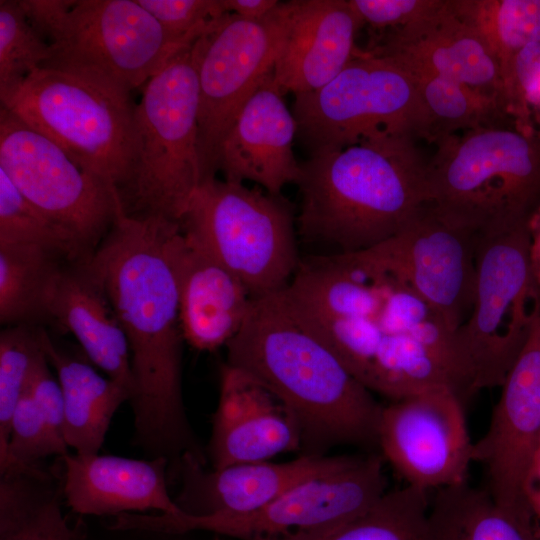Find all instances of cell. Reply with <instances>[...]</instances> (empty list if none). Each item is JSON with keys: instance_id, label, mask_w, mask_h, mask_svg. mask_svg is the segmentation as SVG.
<instances>
[{"instance_id": "cell-1", "label": "cell", "mask_w": 540, "mask_h": 540, "mask_svg": "<svg viewBox=\"0 0 540 540\" xmlns=\"http://www.w3.org/2000/svg\"><path fill=\"white\" fill-rule=\"evenodd\" d=\"M178 222L130 216L119 209L87 265L104 288L131 358L135 440L150 458L176 462L188 453L206 462L182 394Z\"/></svg>"}, {"instance_id": "cell-2", "label": "cell", "mask_w": 540, "mask_h": 540, "mask_svg": "<svg viewBox=\"0 0 540 540\" xmlns=\"http://www.w3.org/2000/svg\"><path fill=\"white\" fill-rule=\"evenodd\" d=\"M227 364L246 371L293 413L303 454L329 447L377 446L383 406L286 300L283 290L252 298L246 320L225 346Z\"/></svg>"}, {"instance_id": "cell-3", "label": "cell", "mask_w": 540, "mask_h": 540, "mask_svg": "<svg viewBox=\"0 0 540 540\" xmlns=\"http://www.w3.org/2000/svg\"><path fill=\"white\" fill-rule=\"evenodd\" d=\"M416 141L385 134L310 154L296 182L298 237L325 255L367 250L400 232L427 203Z\"/></svg>"}, {"instance_id": "cell-4", "label": "cell", "mask_w": 540, "mask_h": 540, "mask_svg": "<svg viewBox=\"0 0 540 540\" xmlns=\"http://www.w3.org/2000/svg\"><path fill=\"white\" fill-rule=\"evenodd\" d=\"M436 145L427 204L479 234L527 223L540 206V132L481 127Z\"/></svg>"}, {"instance_id": "cell-5", "label": "cell", "mask_w": 540, "mask_h": 540, "mask_svg": "<svg viewBox=\"0 0 540 540\" xmlns=\"http://www.w3.org/2000/svg\"><path fill=\"white\" fill-rule=\"evenodd\" d=\"M50 67L131 93L196 38L176 39L137 0H20Z\"/></svg>"}, {"instance_id": "cell-6", "label": "cell", "mask_w": 540, "mask_h": 540, "mask_svg": "<svg viewBox=\"0 0 540 540\" xmlns=\"http://www.w3.org/2000/svg\"><path fill=\"white\" fill-rule=\"evenodd\" d=\"M194 42L148 80L135 106L136 157L130 180L120 193L127 215L180 223L204 181Z\"/></svg>"}, {"instance_id": "cell-7", "label": "cell", "mask_w": 540, "mask_h": 540, "mask_svg": "<svg viewBox=\"0 0 540 540\" xmlns=\"http://www.w3.org/2000/svg\"><path fill=\"white\" fill-rule=\"evenodd\" d=\"M1 107L120 193L136 157L130 93L63 70L41 67L0 93Z\"/></svg>"}, {"instance_id": "cell-8", "label": "cell", "mask_w": 540, "mask_h": 540, "mask_svg": "<svg viewBox=\"0 0 540 540\" xmlns=\"http://www.w3.org/2000/svg\"><path fill=\"white\" fill-rule=\"evenodd\" d=\"M180 226L231 270L252 298L285 289L301 260L291 203L243 183L216 177L203 182Z\"/></svg>"}, {"instance_id": "cell-9", "label": "cell", "mask_w": 540, "mask_h": 540, "mask_svg": "<svg viewBox=\"0 0 540 540\" xmlns=\"http://www.w3.org/2000/svg\"><path fill=\"white\" fill-rule=\"evenodd\" d=\"M528 246L527 223L479 234L474 302L455 331L474 393L501 387L540 315Z\"/></svg>"}, {"instance_id": "cell-10", "label": "cell", "mask_w": 540, "mask_h": 540, "mask_svg": "<svg viewBox=\"0 0 540 540\" xmlns=\"http://www.w3.org/2000/svg\"><path fill=\"white\" fill-rule=\"evenodd\" d=\"M297 137L310 154L379 135L425 139V115L412 74L359 48L323 87L295 95Z\"/></svg>"}, {"instance_id": "cell-11", "label": "cell", "mask_w": 540, "mask_h": 540, "mask_svg": "<svg viewBox=\"0 0 540 540\" xmlns=\"http://www.w3.org/2000/svg\"><path fill=\"white\" fill-rule=\"evenodd\" d=\"M381 455L354 456L346 466L292 487L244 514H138L136 530L181 534L202 530L239 540L328 532L369 508L387 491Z\"/></svg>"}, {"instance_id": "cell-12", "label": "cell", "mask_w": 540, "mask_h": 540, "mask_svg": "<svg viewBox=\"0 0 540 540\" xmlns=\"http://www.w3.org/2000/svg\"><path fill=\"white\" fill-rule=\"evenodd\" d=\"M288 1L259 20L225 13L195 40L198 147L203 182L215 178L221 143L243 105L273 70L287 29Z\"/></svg>"}, {"instance_id": "cell-13", "label": "cell", "mask_w": 540, "mask_h": 540, "mask_svg": "<svg viewBox=\"0 0 540 540\" xmlns=\"http://www.w3.org/2000/svg\"><path fill=\"white\" fill-rule=\"evenodd\" d=\"M0 169L89 257L122 207L118 191L79 166L59 145L0 108Z\"/></svg>"}, {"instance_id": "cell-14", "label": "cell", "mask_w": 540, "mask_h": 540, "mask_svg": "<svg viewBox=\"0 0 540 540\" xmlns=\"http://www.w3.org/2000/svg\"><path fill=\"white\" fill-rule=\"evenodd\" d=\"M478 237L475 230L426 203L396 235L352 253L412 288L455 332L474 302Z\"/></svg>"}, {"instance_id": "cell-15", "label": "cell", "mask_w": 540, "mask_h": 540, "mask_svg": "<svg viewBox=\"0 0 540 540\" xmlns=\"http://www.w3.org/2000/svg\"><path fill=\"white\" fill-rule=\"evenodd\" d=\"M464 402L437 387L383 406L377 447L407 485L429 491L467 482L474 442Z\"/></svg>"}, {"instance_id": "cell-16", "label": "cell", "mask_w": 540, "mask_h": 540, "mask_svg": "<svg viewBox=\"0 0 540 540\" xmlns=\"http://www.w3.org/2000/svg\"><path fill=\"white\" fill-rule=\"evenodd\" d=\"M473 461L487 473V491L501 506L533 514L526 488L540 447V315L508 371Z\"/></svg>"}, {"instance_id": "cell-17", "label": "cell", "mask_w": 540, "mask_h": 540, "mask_svg": "<svg viewBox=\"0 0 540 540\" xmlns=\"http://www.w3.org/2000/svg\"><path fill=\"white\" fill-rule=\"evenodd\" d=\"M362 50L410 72L464 84L504 106L500 66L484 40L455 14L452 0L407 28L368 38Z\"/></svg>"}, {"instance_id": "cell-18", "label": "cell", "mask_w": 540, "mask_h": 540, "mask_svg": "<svg viewBox=\"0 0 540 540\" xmlns=\"http://www.w3.org/2000/svg\"><path fill=\"white\" fill-rule=\"evenodd\" d=\"M301 448V429L290 409L254 376L223 364L208 445L213 469L263 462Z\"/></svg>"}, {"instance_id": "cell-19", "label": "cell", "mask_w": 540, "mask_h": 540, "mask_svg": "<svg viewBox=\"0 0 540 540\" xmlns=\"http://www.w3.org/2000/svg\"><path fill=\"white\" fill-rule=\"evenodd\" d=\"M353 457L303 454L289 462L263 461L207 470L186 453L175 462L180 480L175 503L182 512L195 516L252 512L301 482L346 466Z\"/></svg>"}, {"instance_id": "cell-20", "label": "cell", "mask_w": 540, "mask_h": 540, "mask_svg": "<svg viewBox=\"0 0 540 540\" xmlns=\"http://www.w3.org/2000/svg\"><path fill=\"white\" fill-rule=\"evenodd\" d=\"M284 94L266 76L238 113L218 153L217 168L227 181H252L272 195L297 182L300 165L293 152L297 122Z\"/></svg>"}, {"instance_id": "cell-21", "label": "cell", "mask_w": 540, "mask_h": 540, "mask_svg": "<svg viewBox=\"0 0 540 540\" xmlns=\"http://www.w3.org/2000/svg\"><path fill=\"white\" fill-rule=\"evenodd\" d=\"M361 21L349 0L288 1L287 29L274 66L283 94L317 90L356 56Z\"/></svg>"}, {"instance_id": "cell-22", "label": "cell", "mask_w": 540, "mask_h": 540, "mask_svg": "<svg viewBox=\"0 0 540 540\" xmlns=\"http://www.w3.org/2000/svg\"><path fill=\"white\" fill-rule=\"evenodd\" d=\"M63 493L68 506L82 515L179 514L168 492L164 457L149 460L114 455L67 454Z\"/></svg>"}, {"instance_id": "cell-23", "label": "cell", "mask_w": 540, "mask_h": 540, "mask_svg": "<svg viewBox=\"0 0 540 540\" xmlns=\"http://www.w3.org/2000/svg\"><path fill=\"white\" fill-rule=\"evenodd\" d=\"M177 278L184 341L199 351L226 346L250 309L252 297L243 282L183 231L177 247Z\"/></svg>"}, {"instance_id": "cell-24", "label": "cell", "mask_w": 540, "mask_h": 540, "mask_svg": "<svg viewBox=\"0 0 540 540\" xmlns=\"http://www.w3.org/2000/svg\"><path fill=\"white\" fill-rule=\"evenodd\" d=\"M48 316L74 335L94 365L132 395L133 377L126 336L86 258L62 265L49 294Z\"/></svg>"}, {"instance_id": "cell-25", "label": "cell", "mask_w": 540, "mask_h": 540, "mask_svg": "<svg viewBox=\"0 0 540 540\" xmlns=\"http://www.w3.org/2000/svg\"><path fill=\"white\" fill-rule=\"evenodd\" d=\"M41 338L62 389L65 442L76 454H98L114 413L131 394L89 363L60 349L43 328Z\"/></svg>"}, {"instance_id": "cell-26", "label": "cell", "mask_w": 540, "mask_h": 540, "mask_svg": "<svg viewBox=\"0 0 540 540\" xmlns=\"http://www.w3.org/2000/svg\"><path fill=\"white\" fill-rule=\"evenodd\" d=\"M535 519L499 505L468 482L437 489L430 499L433 540H540Z\"/></svg>"}, {"instance_id": "cell-27", "label": "cell", "mask_w": 540, "mask_h": 540, "mask_svg": "<svg viewBox=\"0 0 540 540\" xmlns=\"http://www.w3.org/2000/svg\"><path fill=\"white\" fill-rule=\"evenodd\" d=\"M65 262L38 245L0 244L1 324L36 325L49 319V294Z\"/></svg>"}, {"instance_id": "cell-28", "label": "cell", "mask_w": 540, "mask_h": 540, "mask_svg": "<svg viewBox=\"0 0 540 540\" xmlns=\"http://www.w3.org/2000/svg\"><path fill=\"white\" fill-rule=\"evenodd\" d=\"M410 73L424 111V140L428 143L436 144L458 132L514 124L503 104L495 98L433 74Z\"/></svg>"}, {"instance_id": "cell-29", "label": "cell", "mask_w": 540, "mask_h": 540, "mask_svg": "<svg viewBox=\"0 0 540 540\" xmlns=\"http://www.w3.org/2000/svg\"><path fill=\"white\" fill-rule=\"evenodd\" d=\"M428 491L411 485L387 490L348 522L318 535L264 540H433Z\"/></svg>"}, {"instance_id": "cell-30", "label": "cell", "mask_w": 540, "mask_h": 540, "mask_svg": "<svg viewBox=\"0 0 540 540\" xmlns=\"http://www.w3.org/2000/svg\"><path fill=\"white\" fill-rule=\"evenodd\" d=\"M48 476L1 475L0 540H78Z\"/></svg>"}, {"instance_id": "cell-31", "label": "cell", "mask_w": 540, "mask_h": 540, "mask_svg": "<svg viewBox=\"0 0 540 540\" xmlns=\"http://www.w3.org/2000/svg\"><path fill=\"white\" fill-rule=\"evenodd\" d=\"M376 270L380 274L382 292L376 322L382 332L408 336L430 348L462 377L473 394L455 332L448 327L440 313L412 288L391 274Z\"/></svg>"}, {"instance_id": "cell-32", "label": "cell", "mask_w": 540, "mask_h": 540, "mask_svg": "<svg viewBox=\"0 0 540 540\" xmlns=\"http://www.w3.org/2000/svg\"><path fill=\"white\" fill-rule=\"evenodd\" d=\"M452 7L489 47L501 76L519 51L540 43V0H452Z\"/></svg>"}, {"instance_id": "cell-33", "label": "cell", "mask_w": 540, "mask_h": 540, "mask_svg": "<svg viewBox=\"0 0 540 540\" xmlns=\"http://www.w3.org/2000/svg\"><path fill=\"white\" fill-rule=\"evenodd\" d=\"M46 358L41 328L19 324L0 334V459L7 452L14 410L27 391L30 379Z\"/></svg>"}, {"instance_id": "cell-34", "label": "cell", "mask_w": 540, "mask_h": 540, "mask_svg": "<svg viewBox=\"0 0 540 540\" xmlns=\"http://www.w3.org/2000/svg\"><path fill=\"white\" fill-rule=\"evenodd\" d=\"M0 244H33L67 261L88 258L75 240L34 207L0 169Z\"/></svg>"}, {"instance_id": "cell-35", "label": "cell", "mask_w": 540, "mask_h": 540, "mask_svg": "<svg viewBox=\"0 0 540 540\" xmlns=\"http://www.w3.org/2000/svg\"><path fill=\"white\" fill-rule=\"evenodd\" d=\"M68 445L49 426L28 390L17 404L10 424L5 456L0 459V474L45 475L38 462L51 455L64 457Z\"/></svg>"}, {"instance_id": "cell-36", "label": "cell", "mask_w": 540, "mask_h": 540, "mask_svg": "<svg viewBox=\"0 0 540 540\" xmlns=\"http://www.w3.org/2000/svg\"><path fill=\"white\" fill-rule=\"evenodd\" d=\"M50 45L28 20L20 0L0 1V93L41 68Z\"/></svg>"}, {"instance_id": "cell-37", "label": "cell", "mask_w": 540, "mask_h": 540, "mask_svg": "<svg viewBox=\"0 0 540 540\" xmlns=\"http://www.w3.org/2000/svg\"><path fill=\"white\" fill-rule=\"evenodd\" d=\"M501 79L508 116L518 128L540 132V43L519 51Z\"/></svg>"}, {"instance_id": "cell-38", "label": "cell", "mask_w": 540, "mask_h": 540, "mask_svg": "<svg viewBox=\"0 0 540 540\" xmlns=\"http://www.w3.org/2000/svg\"><path fill=\"white\" fill-rule=\"evenodd\" d=\"M174 38L199 37L226 12L222 0H137Z\"/></svg>"}, {"instance_id": "cell-39", "label": "cell", "mask_w": 540, "mask_h": 540, "mask_svg": "<svg viewBox=\"0 0 540 540\" xmlns=\"http://www.w3.org/2000/svg\"><path fill=\"white\" fill-rule=\"evenodd\" d=\"M444 0H349L368 38L407 28L435 13Z\"/></svg>"}, {"instance_id": "cell-40", "label": "cell", "mask_w": 540, "mask_h": 540, "mask_svg": "<svg viewBox=\"0 0 540 540\" xmlns=\"http://www.w3.org/2000/svg\"><path fill=\"white\" fill-rule=\"evenodd\" d=\"M47 357L36 367L28 392L52 430L64 439V401L58 379L52 376ZM65 440V439H64Z\"/></svg>"}, {"instance_id": "cell-41", "label": "cell", "mask_w": 540, "mask_h": 540, "mask_svg": "<svg viewBox=\"0 0 540 540\" xmlns=\"http://www.w3.org/2000/svg\"><path fill=\"white\" fill-rule=\"evenodd\" d=\"M227 13L236 14L242 18L259 20L274 11L280 1L278 0H222Z\"/></svg>"}, {"instance_id": "cell-42", "label": "cell", "mask_w": 540, "mask_h": 540, "mask_svg": "<svg viewBox=\"0 0 540 540\" xmlns=\"http://www.w3.org/2000/svg\"><path fill=\"white\" fill-rule=\"evenodd\" d=\"M529 235L528 256L533 278L540 286V206L527 221Z\"/></svg>"}, {"instance_id": "cell-43", "label": "cell", "mask_w": 540, "mask_h": 540, "mask_svg": "<svg viewBox=\"0 0 540 540\" xmlns=\"http://www.w3.org/2000/svg\"><path fill=\"white\" fill-rule=\"evenodd\" d=\"M527 499L534 517L540 522V460L531 469L526 488Z\"/></svg>"}, {"instance_id": "cell-44", "label": "cell", "mask_w": 540, "mask_h": 540, "mask_svg": "<svg viewBox=\"0 0 540 540\" xmlns=\"http://www.w3.org/2000/svg\"><path fill=\"white\" fill-rule=\"evenodd\" d=\"M536 460H540V447H539V450H538L537 455H536V458H535V461H536ZM535 461H534V462H535Z\"/></svg>"}, {"instance_id": "cell-45", "label": "cell", "mask_w": 540, "mask_h": 540, "mask_svg": "<svg viewBox=\"0 0 540 540\" xmlns=\"http://www.w3.org/2000/svg\"><path fill=\"white\" fill-rule=\"evenodd\" d=\"M538 533H539V536H540V525H538Z\"/></svg>"}]
</instances>
